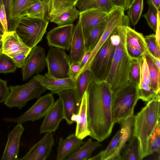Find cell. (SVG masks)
Instances as JSON below:
<instances>
[{
    "mask_svg": "<svg viewBox=\"0 0 160 160\" xmlns=\"http://www.w3.org/2000/svg\"><path fill=\"white\" fill-rule=\"evenodd\" d=\"M39 2L46 3L48 5L49 8L51 0H39Z\"/></svg>",
    "mask_w": 160,
    "mask_h": 160,
    "instance_id": "cell-55",
    "label": "cell"
},
{
    "mask_svg": "<svg viewBox=\"0 0 160 160\" xmlns=\"http://www.w3.org/2000/svg\"><path fill=\"white\" fill-rule=\"evenodd\" d=\"M47 73L52 77L59 78L70 77L71 61L70 56L65 50L51 47L46 56Z\"/></svg>",
    "mask_w": 160,
    "mask_h": 160,
    "instance_id": "cell-9",
    "label": "cell"
},
{
    "mask_svg": "<svg viewBox=\"0 0 160 160\" xmlns=\"http://www.w3.org/2000/svg\"><path fill=\"white\" fill-rule=\"evenodd\" d=\"M17 68L12 59L1 52L0 54V74L14 73Z\"/></svg>",
    "mask_w": 160,
    "mask_h": 160,
    "instance_id": "cell-39",
    "label": "cell"
},
{
    "mask_svg": "<svg viewBox=\"0 0 160 160\" xmlns=\"http://www.w3.org/2000/svg\"><path fill=\"white\" fill-rule=\"evenodd\" d=\"M102 146L100 142L89 138L76 151L68 157L66 160H86L91 158L93 152Z\"/></svg>",
    "mask_w": 160,
    "mask_h": 160,
    "instance_id": "cell-25",
    "label": "cell"
},
{
    "mask_svg": "<svg viewBox=\"0 0 160 160\" xmlns=\"http://www.w3.org/2000/svg\"><path fill=\"white\" fill-rule=\"evenodd\" d=\"M91 54V52H86L83 56L80 62L81 70L79 74L82 71L88 62Z\"/></svg>",
    "mask_w": 160,
    "mask_h": 160,
    "instance_id": "cell-48",
    "label": "cell"
},
{
    "mask_svg": "<svg viewBox=\"0 0 160 160\" xmlns=\"http://www.w3.org/2000/svg\"><path fill=\"white\" fill-rule=\"evenodd\" d=\"M9 92V88L8 86L7 81L0 78V103L5 101Z\"/></svg>",
    "mask_w": 160,
    "mask_h": 160,
    "instance_id": "cell-43",
    "label": "cell"
},
{
    "mask_svg": "<svg viewBox=\"0 0 160 160\" xmlns=\"http://www.w3.org/2000/svg\"><path fill=\"white\" fill-rule=\"evenodd\" d=\"M108 13L101 10L92 9L80 12L79 21L85 41L91 31L106 20Z\"/></svg>",
    "mask_w": 160,
    "mask_h": 160,
    "instance_id": "cell-17",
    "label": "cell"
},
{
    "mask_svg": "<svg viewBox=\"0 0 160 160\" xmlns=\"http://www.w3.org/2000/svg\"><path fill=\"white\" fill-rule=\"evenodd\" d=\"M160 101L159 93L135 116L133 135L138 140L139 160L145 157L148 138L160 121Z\"/></svg>",
    "mask_w": 160,
    "mask_h": 160,
    "instance_id": "cell-2",
    "label": "cell"
},
{
    "mask_svg": "<svg viewBox=\"0 0 160 160\" xmlns=\"http://www.w3.org/2000/svg\"><path fill=\"white\" fill-rule=\"evenodd\" d=\"M47 65L45 51L39 46H36L30 51L25 64L22 68V80H27L36 73L43 70Z\"/></svg>",
    "mask_w": 160,
    "mask_h": 160,
    "instance_id": "cell-11",
    "label": "cell"
},
{
    "mask_svg": "<svg viewBox=\"0 0 160 160\" xmlns=\"http://www.w3.org/2000/svg\"><path fill=\"white\" fill-rule=\"evenodd\" d=\"M122 132L120 129L113 137L107 148L102 152V160H110L115 154L119 142Z\"/></svg>",
    "mask_w": 160,
    "mask_h": 160,
    "instance_id": "cell-38",
    "label": "cell"
},
{
    "mask_svg": "<svg viewBox=\"0 0 160 160\" xmlns=\"http://www.w3.org/2000/svg\"><path fill=\"white\" fill-rule=\"evenodd\" d=\"M111 3L114 7H120L124 8L126 0H110Z\"/></svg>",
    "mask_w": 160,
    "mask_h": 160,
    "instance_id": "cell-49",
    "label": "cell"
},
{
    "mask_svg": "<svg viewBox=\"0 0 160 160\" xmlns=\"http://www.w3.org/2000/svg\"><path fill=\"white\" fill-rule=\"evenodd\" d=\"M4 33V32L3 31L0 29V35H2Z\"/></svg>",
    "mask_w": 160,
    "mask_h": 160,
    "instance_id": "cell-57",
    "label": "cell"
},
{
    "mask_svg": "<svg viewBox=\"0 0 160 160\" xmlns=\"http://www.w3.org/2000/svg\"><path fill=\"white\" fill-rule=\"evenodd\" d=\"M106 20L95 27L89 33L85 41V53L91 52L97 43L101 36Z\"/></svg>",
    "mask_w": 160,
    "mask_h": 160,
    "instance_id": "cell-34",
    "label": "cell"
},
{
    "mask_svg": "<svg viewBox=\"0 0 160 160\" xmlns=\"http://www.w3.org/2000/svg\"><path fill=\"white\" fill-rule=\"evenodd\" d=\"M87 105V96L86 91L81 102L78 114L73 115L71 118L72 121L77 123L75 134L82 140L89 136L90 133L88 128Z\"/></svg>",
    "mask_w": 160,
    "mask_h": 160,
    "instance_id": "cell-21",
    "label": "cell"
},
{
    "mask_svg": "<svg viewBox=\"0 0 160 160\" xmlns=\"http://www.w3.org/2000/svg\"><path fill=\"white\" fill-rule=\"evenodd\" d=\"M2 0H0V9L1 8L2 6Z\"/></svg>",
    "mask_w": 160,
    "mask_h": 160,
    "instance_id": "cell-59",
    "label": "cell"
},
{
    "mask_svg": "<svg viewBox=\"0 0 160 160\" xmlns=\"http://www.w3.org/2000/svg\"><path fill=\"white\" fill-rule=\"evenodd\" d=\"M80 12L92 9H98L108 13L114 8L110 0H78L75 4Z\"/></svg>",
    "mask_w": 160,
    "mask_h": 160,
    "instance_id": "cell-26",
    "label": "cell"
},
{
    "mask_svg": "<svg viewBox=\"0 0 160 160\" xmlns=\"http://www.w3.org/2000/svg\"><path fill=\"white\" fill-rule=\"evenodd\" d=\"M0 29L2 30L3 31L5 32L3 28V27L1 22L0 20Z\"/></svg>",
    "mask_w": 160,
    "mask_h": 160,
    "instance_id": "cell-56",
    "label": "cell"
},
{
    "mask_svg": "<svg viewBox=\"0 0 160 160\" xmlns=\"http://www.w3.org/2000/svg\"><path fill=\"white\" fill-rule=\"evenodd\" d=\"M139 60H132L129 74V82L137 87L139 86L140 81V64Z\"/></svg>",
    "mask_w": 160,
    "mask_h": 160,
    "instance_id": "cell-40",
    "label": "cell"
},
{
    "mask_svg": "<svg viewBox=\"0 0 160 160\" xmlns=\"http://www.w3.org/2000/svg\"><path fill=\"white\" fill-rule=\"evenodd\" d=\"M29 54L25 53H22L12 58L17 68H22L23 67Z\"/></svg>",
    "mask_w": 160,
    "mask_h": 160,
    "instance_id": "cell-44",
    "label": "cell"
},
{
    "mask_svg": "<svg viewBox=\"0 0 160 160\" xmlns=\"http://www.w3.org/2000/svg\"><path fill=\"white\" fill-rule=\"evenodd\" d=\"M54 102L53 94L48 93L38 98L36 102L22 114L15 118H5L3 120L22 124L28 121L39 120L45 116Z\"/></svg>",
    "mask_w": 160,
    "mask_h": 160,
    "instance_id": "cell-10",
    "label": "cell"
},
{
    "mask_svg": "<svg viewBox=\"0 0 160 160\" xmlns=\"http://www.w3.org/2000/svg\"><path fill=\"white\" fill-rule=\"evenodd\" d=\"M126 47L128 55L132 60H141L145 56L144 53L131 45L126 43Z\"/></svg>",
    "mask_w": 160,
    "mask_h": 160,
    "instance_id": "cell-42",
    "label": "cell"
},
{
    "mask_svg": "<svg viewBox=\"0 0 160 160\" xmlns=\"http://www.w3.org/2000/svg\"><path fill=\"white\" fill-rule=\"evenodd\" d=\"M91 75L90 71L87 69L79 74L75 80V88L74 89L80 102L88 88Z\"/></svg>",
    "mask_w": 160,
    "mask_h": 160,
    "instance_id": "cell-31",
    "label": "cell"
},
{
    "mask_svg": "<svg viewBox=\"0 0 160 160\" xmlns=\"http://www.w3.org/2000/svg\"><path fill=\"white\" fill-rule=\"evenodd\" d=\"M2 37V35H0V46L1 45V40Z\"/></svg>",
    "mask_w": 160,
    "mask_h": 160,
    "instance_id": "cell-58",
    "label": "cell"
},
{
    "mask_svg": "<svg viewBox=\"0 0 160 160\" xmlns=\"http://www.w3.org/2000/svg\"><path fill=\"white\" fill-rule=\"evenodd\" d=\"M82 139L78 138L75 134L68 136L64 139L61 138L57 149V160H63L77 150L84 143Z\"/></svg>",
    "mask_w": 160,
    "mask_h": 160,
    "instance_id": "cell-23",
    "label": "cell"
},
{
    "mask_svg": "<svg viewBox=\"0 0 160 160\" xmlns=\"http://www.w3.org/2000/svg\"><path fill=\"white\" fill-rule=\"evenodd\" d=\"M145 57L148 68L151 88L156 94L160 93V70L148 56L145 55Z\"/></svg>",
    "mask_w": 160,
    "mask_h": 160,
    "instance_id": "cell-33",
    "label": "cell"
},
{
    "mask_svg": "<svg viewBox=\"0 0 160 160\" xmlns=\"http://www.w3.org/2000/svg\"><path fill=\"white\" fill-rule=\"evenodd\" d=\"M54 144L52 132L46 133L20 160H45L49 156Z\"/></svg>",
    "mask_w": 160,
    "mask_h": 160,
    "instance_id": "cell-14",
    "label": "cell"
},
{
    "mask_svg": "<svg viewBox=\"0 0 160 160\" xmlns=\"http://www.w3.org/2000/svg\"><path fill=\"white\" fill-rule=\"evenodd\" d=\"M48 23L46 19L26 16L19 19L15 31L24 43L32 49L42 40Z\"/></svg>",
    "mask_w": 160,
    "mask_h": 160,
    "instance_id": "cell-7",
    "label": "cell"
},
{
    "mask_svg": "<svg viewBox=\"0 0 160 160\" xmlns=\"http://www.w3.org/2000/svg\"><path fill=\"white\" fill-rule=\"evenodd\" d=\"M144 38L149 52L156 58L160 59V46L157 42L155 35L153 34L149 35Z\"/></svg>",
    "mask_w": 160,
    "mask_h": 160,
    "instance_id": "cell-41",
    "label": "cell"
},
{
    "mask_svg": "<svg viewBox=\"0 0 160 160\" xmlns=\"http://www.w3.org/2000/svg\"><path fill=\"white\" fill-rule=\"evenodd\" d=\"M79 14V11L74 5L63 13L54 17L50 21L58 26L72 24L78 18Z\"/></svg>",
    "mask_w": 160,
    "mask_h": 160,
    "instance_id": "cell-29",
    "label": "cell"
},
{
    "mask_svg": "<svg viewBox=\"0 0 160 160\" xmlns=\"http://www.w3.org/2000/svg\"><path fill=\"white\" fill-rule=\"evenodd\" d=\"M70 50L71 63H80L85 51V40L79 21L74 28Z\"/></svg>",
    "mask_w": 160,
    "mask_h": 160,
    "instance_id": "cell-20",
    "label": "cell"
},
{
    "mask_svg": "<svg viewBox=\"0 0 160 160\" xmlns=\"http://www.w3.org/2000/svg\"><path fill=\"white\" fill-rule=\"evenodd\" d=\"M159 19L158 20L156 31L155 32V36L157 42L158 46H160V24H159Z\"/></svg>",
    "mask_w": 160,
    "mask_h": 160,
    "instance_id": "cell-51",
    "label": "cell"
},
{
    "mask_svg": "<svg viewBox=\"0 0 160 160\" xmlns=\"http://www.w3.org/2000/svg\"><path fill=\"white\" fill-rule=\"evenodd\" d=\"M102 151L100 152L97 155L94 156L90 158L88 160H102Z\"/></svg>",
    "mask_w": 160,
    "mask_h": 160,
    "instance_id": "cell-52",
    "label": "cell"
},
{
    "mask_svg": "<svg viewBox=\"0 0 160 160\" xmlns=\"http://www.w3.org/2000/svg\"><path fill=\"white\" fill-rule=\"evenodd\" d=\"M74 28L72 23L58 26L52 29L46 36L48 45L69 50Z\"/></svg>",
    "mask_w": 160,
    "mask_h": 160,
    "instance_id": "cell-12",
    "label": "cell"
},
{
    "mask_svg": "<svg viewBox=\"0 0 160 160\" xmlns=\"http://www.w3.org/2000/svg\"><path fill=\"white\" fill-rule=\"evenodd\" d=\"M119 38L117 28L96 53L89 66L88 69L91 72V76L97 82L105 81L107 78Z\"/></svg>",
    "mask_w": 160,
    "mask_h": 160,
    "instance_id": "cell-5",
    "label": "cell"
},
{
    "mask_svg": "<svg viewBox=\"0 0 160 160\" xmlns=\"http://www.w3.org/2000/svg\"><path fill=\"white\" fill-rule=\"evenodd\" d=\"M127 26L121 25L117 28L119 38L115 50L110 69L105 81L112 92L129 82L132 60L126 49V33Z\"/></svg>",
    "mask_w": 160,
    "mask_h": 160,
    "instance_id": "cell-3",
    "label": "cell"
},
{
    "mask_svg": "<svg viewBox=\"0 0 160 160\" xmlns=\"http://www.w3.org/2000/svg\"><path fill=\"white\" fill-rule=\"evenodd\" d=\"M134 0H126L124 10L126 11L130 8Z\"/></svg>",
    "mask_w": 160,
    "mask_h": 160,
    "instance_id": "cell-54",
    "label": "cell"
},
{
    "mask_svg": "<svg viewBox=\"0 0 160 160\" xmlns=\"http://www.w3.org/2000/svg\"><path fill=\"white\" fill-rule=\"evenodd\" d=\"M15 31L5 32L1 40V52L11 58L22 53H29L31 50Z\"/></svg>",
    "mask_w": 160,
    "mask_h": 160,
    "instance_id": "cell-13",
    "label": "cell"
},
{
    "mask_svg": "<svg viewBox=\"0 0 160 160\" xmlns=\"http://www.w3.org/2000/svg\"><path fill=\"white\" fill-rule=\"evenodd\" d=\"M86 91L89 136L100 142L109 136L114 125L112 109V92L106 81L97 82L91 75Z\"/></svg>",
    "mask_w": 160,
    "mask_h": 160,
    "instance_id": "cell-1",
    "label": "cell"
},
{
    "mask_svg": "<svg viewBox=\"0 0 160 160\" xmlns=\"http://www.w3.org/2000/svg\"><path fill=\"white\" fill-rule=\"evenodd\" d=\"M81 70L79 62L71 63L70 70V77L76 79Z\"/></svg>",
    "mask_w": 160,
    "mask_h": 160,
    "instance_id": "cell-45",
    "label": "cell"
},
{
    "mask_svg": "<svg viewBox=\"0 0 160 160\" xmlns=\"http://www.w3.org/2000/svg\"><path fill=\"white\" fill-rule=\"evenodd\" d=\"M3 5L4 6L7 16L8 31L11 24L10 7L11 0H2Z\"/></svg>",
    "mask_w": 160,
    "mask_h": 160,
    "instance_id": "cell-46",
    "label": "cell"
},
{
    "mask_svg": "<svg viewBox=\"0 0 160 160\" xmlns=\"http://www.w3.org/2000/svg\"><path fill=\"white\" fill-rule=\"evenodd\" d=\"M112 92V113L115 124L134 112L139 99L137 86L129 82Z\"/></svg>",
    "mask_w": 160,
    "mask_h": 160,
    "instance_id": "cell-4",
    "label": "cell"
},
{
    "mask_svg": "<svg viewBox=\"0 0 160 160\" xmlns=\"http://www.w3.org/2000/svg\"><path fill=\"white\" fill-rule=\"evenodd\" d=\"M34 77L52 94H58L65 90L75 88V80L71 77L57 78L52 77L47 73L44 75L37 73Z\"/></svg>",
    "mask_w": 160,
    "mask_h": 160,
    "instance_id": "cell-15",
    "label": "cell"
},
{
    "mask_svg": "<svg viewBox=\"0 0 160 160\" xmlns=\"http://www.w3.org/2000/svg\"><path fill=\"white\" fill-rule=\"evenodd\" d=\"M48 7L46 3L39 1L30 7L26 12V16L45 19Z\"/></svg>",
    "mask_w": 160,
    "mask_h": 160,
    "instance_id": "cell-37",
    "label": "cell"
},
{
    "mask_svg": "<svg viewBox=\"0 0 160 160\" xmlns=\"http://www.w3.org/2000/svg\"><path fill=\"white\" fill-rule=\"evenodd\" d=\"M39 1V0H11V24L8 32L15 31L19 19L26 16L27 10Z\"/></svg>",
    "mask_w": 160,
    "mask_h": 160,
    "instance_id": "cell-24",
    "label": "cell"
},
{
    "mask_svg": "<svg viewBox=\"0 0 160 160\" xmlns=\"http://www.w3.org/2000/svg\"><path fill=\"white\" fill-rule=\"evenodd\" d=\"M160 127L159 121L148 138L145 157L155 152L160 154Z\"/></svg>",
    "mask_w": 160,
    "mask_h": 160,
    "instance_id": "cell-32",
    "label": "cell"
},
{
    "mask_svg": "<svg viewBox=\"0 0 160 160\" xmlns=\"http://www.w3.org/2000/svg\"><path fill=\"white\" fill-rule=\"evenodd\" d=\"M24 128L18 123L8 134L7 142L2 155V160H17L21 136Z\"/></svg>",
    "mask_w": 160,
    "mask_h": 160,
    "instance_id": "cell-18",
    "label": "cell"
},
{
    "mask_svg": "<svg viewBox=\"0 0 160 160\" xmlns=\"http://www.w3.org/2000/svg\"><path fill=\"white\" fill-rule=\"evenodd\" d=\"M44 117L40 127V133L55 132L64 119L62 104L59 98L54 102Z\"/></svg>",
    "mask_w": 160,
    "mask_h": 160,
    "instance_id": "cell-16",
    "label": "cell"
},
{
    "mask_svg": "<svg viewBox=\"0 0 160 160\" xmlns=\"http://www.w3.org/2000/svg\"><path fill=\"white\" fill-rule=\"evenodd\" d=\"M135 116L134 112L118 123L120 126L122 134L116 151L110 160H120V154L123 147L133 136Z\"/></svg>",
    "mask_w": 160,
    "mask_h": 160,
    "instance_id": "cell-22",
    "label": "cell"
},
{
    "mask_svg": "<svg viewBox=\"0 0 160 160\" xmlns=\"http://www.w3.org/2000/svg\"><path fill=\"white\" fill-rule=\"evenodd\" d=\"M62 104L64 119L70 125L74 122L71 120L72 116L78 114L80 106L74 89L65 90L58 94Z\"/></svg>",
    "mask_w": 160,
    "mask_h": 160,
    "instance_id": "cell-19",
    "label": "cell"
},
{
    "mask_svg": "<svg viewBox=\"0 0 160 160\" xmlns=\"http://www.w3.org/2000/svg\"><path fill=\"white\" fill-rule=\"evenodd\" d=\"M123 147L121 152L120 160H139L138 140L133 135Z\"/></svg>",
    "mask_w": 160,
    "mask_h": 160,
    "instance_id": "cell-30",
    "label": "cell"
},
{
    "mask_svg": "<svg viewBox=\"0 0 160 160\" xmlns=\"http://www.w3.org/2000/svg\"><path fill=\"white\" fill-rule=\"evenodd\" d=\"M9 88V93L4 104L9 108L17 107L20 109L28 101L40 97L47 90L34 76L25 84L10 85Z\"/></svg>",
    "mask_w": 160,
    "mask_h": 160,
    "instance_id": "cell-6",
    "label": "cell"
},
{
    "mask_svg": "<svg viewBox=\"0 0 160 160\" xmlns=\"http://www.w3.org/2000/svg\"><path fill=\"white\" fill-rule=\"evenodd\" d=\"M126 44L134 47L145 55L149 52L143 34L128 26L126 27Z\"/></svg>",
    "mask_w": 160,
    "mask_h": 160,
    "instance_id": "cell-27",
    "label": "cell"
},
{
    "mask_svg": "<svg viewBox=\"0 0 160 160\" xmlns=\"http://www.w3.org/2000/svg\"><path fill=\"white\" fill-rule=\"evenodd\" d=\"M145 55L148 56L152 60L157 68L160 70V59L156 58L150 52Z\"/></svg>",
    "mask_w": 160,
    "mask_h": 160,
    "instance_id": "cell-50",
    "label": "cell"
},
{
    "mask_svg": "<svg viewBox=\"0 0 160 160\" xmlns=\"http://www.w3.org/2000/svg\"><path fill=\"white\" fill-rule=\"evenodd\" d=\"M148 9L147 13L143 15V17L146 19L149 26L155 33L159 19V10L155 8L149 0H148Z\"/></svg>",
    "mask_w": 160,
    "mask_h": 160,
    "instance_id": "cell-36",
    "label": "cell"
},
{
    "mask_svg": "<svg viewBox=\"0 0 160 160\" xmlns=\"http://www.w3.org/2000/svg\"><path fill=\"white\" fill-rule=\"evenodd\" d=\"M151 3L158 10H159L160 4V0H149Z\"/></svg>",
    "mask_w": 160,
    "mask_h": 160,
    "instance_id": "cell-53",
    "label": "cell"
},
{
    "mask_svg": "<svg viewBox=\"0 0 160 160\" xmlns=\"http://www.w3.org/2000/svg\"><path fill=\"white\" fill-rule=\"evenodd\" d=\"M0 20L5 32H8V22L5 9L2 5L0 9Z\"/></svg>",
    "mask_w": 160,
    "mask_h": 160,
    "instance_id": "cell-47",
    "label": "cell"
},
{
    "mask_svg": "<svg viewBox=\"0 0 160 160\" xmlns=\"http://www.w3.org/2000/svg\"><path fill=\"white\" fill-rule=\"evenodd\" d=\"M78 0H51L47 17L50 20L63 13L75 4Z\"/></svg>",
    "mask_w": 160,
    "mask_h": 160,
    "instance_id": "cell-28",
    "label": "cell"
},
{
    "mask_svg": "<svg viewBox=\"0 0 160 160\" xmlns=\"http://www.w3.org/2000/svg\"><path fill=\"white\" fill-rule=\"evenodd\" d=\"M143 0H134L127 10L128 17L133 26L139 21L143 9Z\"/></svg>",
    "mask_w": 160,
    "mask_h": 160,
    "instance_id": "cell-35",
    "label": "cell"
},
{
    "mask_svg": "<svg viewBox=\"0 0 160 160\" xmlns=\"http://www.w3.org/2000/svg\"><path fill=\"white\" fill-rule=\"evenodd\" d=\"M124 12L123 8L114 7L108 13L100 38L91 51L89 59L82 72L88 69L89 66L94 57L110 36L114 32L118 26L121 25L128 26L129 20L128 16L125 15Z\"/></svg>",
    "mask_w": 160,
    "mask_h": 160,
    "instance_id": "cell-8",
    "label": "cell"
}]
</instances>
